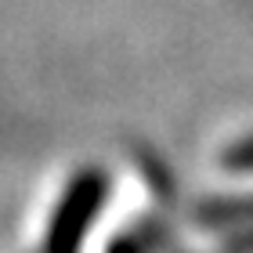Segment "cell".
I'll return each instance as SVG.
<instances>
[{
	"mask_svg": "<svg viewBox=\"0 0 253 253\" xmlns=\"http://www.w3.org/2000/svg\"><path fill=\"white\" fill-rule=\"evenodd\" d=\"M105 253H148V243H145L141 232H123V235H116L109 243Z\"/></svg>",
	"mask_w": 253,
	"mask_h": 253,
	"instance_id": "2",
	"label": "cell"
},
{
	"mask_svg": "<svg viewBox=\"0 0 253 253\" xmlns=\"http://www.w3.org/2000/svg\"><path fill=\"white\" fill-rule=\"evenodd\" d=\"M105 195H109L105 170L87 167V170H80V174L69 177L62 199L51 213V224H47V232H43L40 253H80L90 224L98 221L101 206H105Z\"/></svg>",
	"mask_w": 253,
	"mask_h": 253,
	"instance_id": "1",
	"label": "cell"
}]
</instances>
